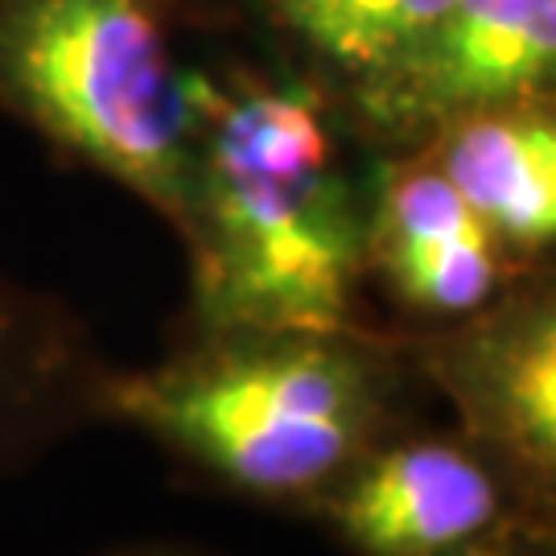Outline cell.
Masks as SVG:
<instances>
[{"label": "cell", "instance_id": "cell-1", "mask_svg": "<svg viewBox=\"0 0 556 556\" xmlns=\"http://www.w3.org/2000/svg\"><path fill=\"white\" fill-rule=\"evenodd\" d=\"M420 388L404 338L371 326L186 330L153 367L112 371L103 425H128L227 495L305 519Z\"/></svg>", "mask_w": 556, "mask_h": 556}, {"label": "cell", "instance_id": "cell-2", "mask_svg": "<svg viewBox=\"0 0 556 556\" xmlns=\"http://www.w3.org/2000/svg\"><path fill=\"white\" fill-rule=\"evenodd\" d=\"M194 190L186 330L355 326L367 206L305 87L190 75Z\"/></svg>", "mask_w": 556, "mask_h": 556}, {"label": "cell", "instance_id": "cell-3", "mask_svg": "<svg viewBox=\"0 0 556 556\" xmlns=\"http://www.w3.org/2000/svg\"><path fill=\"white\" fill-rule=\"evenodd\" d=\"M0 112L186 231L194 96L149 0H0Z\"/></svg>", "mask_w": 556, "mask_h": 556}, {"label": "cell", "instance_id": "cell-4", "mask_svg": "<svg viewBox=\"0 0 556 556\" xmlns=\"http://www.w3.org/2000/svg\"><path fill=\"white\" fill-rule=\"evenodd\" d=\"M351 556H516L556 540V498L462 429H392L309 511Z\"/></svg>", "mask_w": 556, "mask_h": 556}, {"label": "cell", "instance_id": "cell-5", "mask_svg": "<svg viewBox=\"0 0 556 556\" xmlns=\"http://www.w3.org/2000/svg\"><path fill=\"white\" fill-rule=\"evenodd\" d=\"M404 351L454 429L532 491L556 498V285L548 264L523 268L475 314L408 330Z\"/></svg>", "mask_w": 556, "mask_h": 556}, {"label": "cell", "instance_id": "cell-6", "mask_svg": "<svg viewBox=\"0 0 556 556\" xmlns=\"http://www.w3.org/2000/svg\"><path fill=\"white\" fill-rule=\"evenodd\" d=\"M556 0H454L376 79L351 87L358 124L392 149H420L457 119L548 100Z\"/></svg>", "mask_w": 556, "mask_h": 556}, {"label": "cell", "instance_id": "cell-7", "mask_svg": "<svg viewBox=\"0 0 556 556\" xmlns=\"http://www.w3.org/2000/svg\"><path fill=\"white\" fill-rule=\"evenodd\" d=\"M523 268L532 264H516L498 248L425 153L383 169L376 202L367 206L363 273L379 280L417 330L475 314Z\"/></svg>", "mask_w": 556, "mask_h": 556}, {"label": "cell", "instance_id": "cell-8", "mask_svg": "<svg viewBox=\"0 0 556 556\" xmlns=\"http://www.w3.org/2000/svg\"><path fill=\"white\" fill-rule=\"evenodd\" d=\"M112 371L66 301L0 268V478L103 425Z\"/></svg>", "mask_w": 556, "mask_h": 556}, {"label": "cell", "instance_id": "cell-9", "mask_svg": "<svg viewBox=\"0 0 556 556\" xmlns=\"http://www.w3.org/2000/svg\"><path fill=\"white\" fill-rule=\"evenodd\" d=\"M417 153L438 165L516 264H544L556 239V119L548 100L475 112Z\"/></svg>", "mask_w": 556, "mask_h": 556}, {"label": "cell", "instance_id": "cell-10", "mask_svg": "<svg viewBox=\"0 0 556 556\" xmlns=\"http://www.w3.org/2000/svg\"><path fill=\"white\" fill-rule=\"evenodd\" d=\"M454 0H268L273 21L351 87L408 54Z\"/></svg>", "mask_w": 556, "mask_h": 556}, {"label": "cell", "instance_id": "cell-11", "mask_svg": "<svg viewBox=\"0 0 556 556\" xmlns=\"http://www.w3.org/2000/svg\"><path fill=\"white\" fill-rule=\"evenodd\" d=\"M103 556H215L202 553V548H190V544H128V548H112Z\"/></svg>", "mask_w": 556, "mask_h": 556}, {"label": "cell", "instance_id": "cell-12", "mask_svg": "<svg viewBox=\"0 0 556 556\" xmlns=\"http://www.w3.org/2000/svg\"><path fill=\"white\" fill-rule=\"evenodd\" d=\"M516 556H556V540H540V544H528L523 553Z\"/></svg>", "mask_w": 556, "mask_h": 556}]
</instances>
